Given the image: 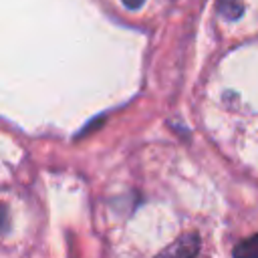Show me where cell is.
I'll return each mask as SVG.
<instances>
[{"mask_svg": "<svg viewBox=\"0 0 258 258\" xmlns=\"http://www.w3.org/2000/svg\"><path fill=\"white\" fill-rule=\"evenodd\" d=\"M8 224H10V220H8V210H6L4 204H0V234H4V232L8 230Z\"/></svg>", "mask_w": 258, "mask_h": 258, "instance_id": "obj_4", "label": "cell"}, {"mask_svg": "<svg viewBox=\"0 0 258 258\" xmlns=\"http://www.w3.org/2000/svg\"><path fill=\"white\" fill-rule=\"evenodd\" d=\"M234 258H258V234L234 248Z\"/></svg>", "mask_w": 258, "mask_h": 258, "instance_id": "obj_3", "label": "cell"}, {"mask_svg": "<svg viewBox=\"0 0 258 258\" xmlns=\"http://www.w3.org/2000/svg\"><path fill=\"white\" fill-rule=\"evenodd\" d=\"M200 252V236L196 232L179 236L165 250H161L155 258H196Z\"/></svg>", "mask_w": 258, "mask_h": 258, "instance_id": "obj_1", "label": "cell"}, {"mask_svg": "<svg viewBox=\"0 0 258 258\" xmlns=\"http://www.w3.org/2000/svg\"><path fill=\"white\" fill-rule=\"evenodd\" d=\"M218 12L226 20H238L244 12V2L242 0H218Z\"/></svg>", "mask_w": 258, "mask_h": 258, "instance_id": "obj_2", "label": "cell"}, {"mask_svg": "<svg viewBox=\"0 0 258 258\" xmlns=\"http://www.w3.org/2000/svg\"><path fill=\"white\" fill-rule=\"evenodd\" d=\"M143 2H145V0H123V4H125L127 8H131V10L141 8V6H143Z\"/></svg>", "mask_w": 258, "mask_h": 258, "instance_id": "obj_5", "label": "cell"}]
</instances>
